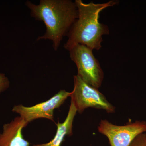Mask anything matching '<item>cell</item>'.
Returning <instances> with one entry per match:
<instances>
[{
    "label": "cell",
    "mask_w": 146,
    "mask_h": 146,
    "mask_svg": "<svg viewBox=\"0 0 146 146\" xmlns=\"http://www.w3.org/2000/svg\"><path fill=\"white\" fill-rule=\"evenodd\" d=\"M93 50L84 45L78 44L71 49L70 57L76 65L77 75L86 83L98 89L103 80V71Z\"/></svg>",
    "instance_id": "obj_3"
},
{
    "label": "cell",
    "mask_w": 146,
    "mask_h": 146,
    "mask_svg": "<svg viewBox=\"0 0 146 146\" xmlns=\"http://www.w3.org/2000/svg\"><path fill=\"white\" fill-rule=\"evenodd\" d=\"M26 5L30 10L31 15L36 21H42L46 26V31L37 41L49 39L57 51L63 37L67 35L77 19L78 12L75 2L70 0H41L35 5L30 1Z\"/></svg>",
    "instance_id": "obj_1"
},
{
    "label": "cell",
    "mask_w": 146,
    "mask_h": 146,
    "mask_svg": "<svg viewBox=\"0 0 146 146\" xmlns=\"http://www.w3.org/2000/svg\"><path fill=\"white\" fill-rule=\"evenodd\" d=\"M28 124L20 116L5 124L2 133H0V146H29V142L22 134L23 129Z\"/></svg>",
    "instance_id": "obj_7"
},
{
    "label": "cell",
    "mask_w": 146,
    "mask_h": 146,
    "mask_svg": "<svg viewBox=\"0 0 146 146\" xmlns=\"http://www.w3.org/2000/svg\"><path fill=\"white\" fill-rule=\"evenodd\" d=\"M10 82L5 75L0 73V94L5 91L9 87Z\"/></svg>",
    "instance_id": "obj_10"
},
{
    "label": "cell",
    "mask_w": 146,
    "mask_h": 146,
    "mask_svg": "<svg viewBox=\"0 0 146 146\" xmlns=\"http://www.w3.org/2000/svg\"><path fill=\"white\" fill-rule=\"evenodd\" d=\"M71 95V92L60 90L46 101L32 106H25L22 105L15 106L12 111L19 114L28 123L40 118L53 121L54 110L60 107Z\"/></svg>",
    "instance_id": "obj_6"
},
{
    "label": "cell",
    "mask_w": 146,
    "mask_h": 146,
    "mask_svg": "<svg viewBox=\"0 0 146 146\" xmlns=\"http://www.w3.org/2000/svg\"><path fill=\"white\" fill-rule=\"evenodd\" d=\"M77 112L74 104L71 101L69 112L65 121L61 123L58 122L57 124V130L54 138L46 143L37 144L33 146H61L65 136L72 135L73 121Z\"/></svg>",
    "instance_id": "obj_8"
},
{
    "label": "cell",
    "mask_w": 146,
    "mask_h": 146,
    "mask_svg": "<svg viewBox=\"0 0 146 146\" xmlns=\"http://www.w3.org/2000/svg\"><path fill=\"white\" fill-rule=\"evenodd\" d=\"M98 129L100 133L108 138L110 146H129L136 136L146 132V121H136L119 126L107 120H102Z\"/></svg>",
    "instance_id": "obj_5"
},
{
    "label": "cell",
    "mask_w": 146,
    "mask_h": 146,
    "mask_svg": "<svg viewBox=\"0 0 146 146\" xmlns=\"http://www.w3.org/2000/svg\"><path fill=\"white\" fill-rule=\"evenodd\" d=\"M75 3L78 16L67 35L68 39L64 48L69 51L76 45L82 44L99 50L102 48L103 35L109 34L107 25L99 21L100 13L119 2L112 0L103 3H85L82 0H76Z\"/></svg>",
    "instance_id": "obj_2"
},
{
    "label": "cell",
    "mask_w": 146,
    "mask_h": 146,
    "mask_svg": "<svg viewBox=\"0 0 146 146\" xmlns=\"http://www.w3.org/2000/svg\"><path fill=\"white\" fill-rule=\"evenodd\" d=\"M74 89L70 97L79 113L81 114L89 107L103 110L109 113L115 112V106L98 89L86 83L77 75L74 76Z\"/></svg>",
    "instance_id": "obj_4"
},
{
    "label": "cell",
    "mask_w": 146,
    "mask_h": 146,
    "mask_svg": "<svg viewBox=\"0 0 146 146\" xmlns=\"http://www.w3.org/2000/svg\"><path fill=\"white\" fill-rule=\"evenodd\" d=\"M129 146H146V133H142L138 135Z\"/></svg>",
    "instance_id": "obj_9"
}]
</instances>
